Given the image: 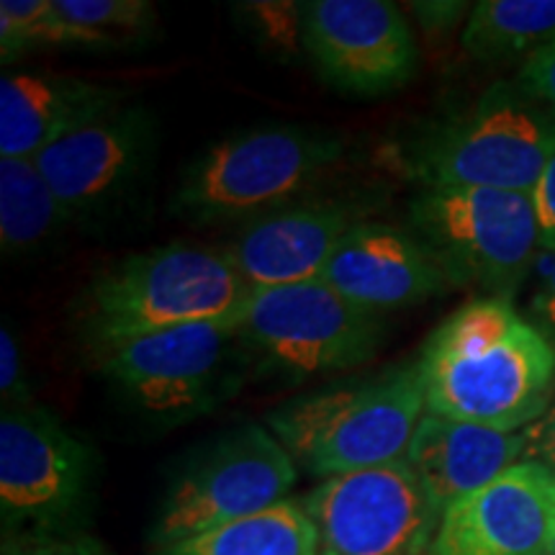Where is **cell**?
Wrapping results in <instances>:
<instances>
[{"instance_id": "6da1fadb", "label": "cell", "mask_w": 555, "mask_h": 555, "mask_svg": "<svg viewBox=\"0 0 555 555\" xmlns=\"http://www.w3.org/2000/svg\"><path fill=\"white\" fill-rule=\"evenodd\" d=\"M427 412L522 433L555 399V343L506 298L463 304L420 356Z\"/></svg>"}, {"instance_id": "7a4b0ae2", "label": "cell", "mask_w": 555, "mask_h": 555, "mask_svg": "<svg viewBox=\"0 0 555 555\" xmlns=\"http://www.w3.org/2000/svg\"><path fill=\"white\" fill-rule=\"evenodd\" d=\"M249 286L224 247L170 245L124 258L75 296L69 324L95 358L111 347L183 324L240 317Z\"/></svg>"}, {"instance_id": "3957f363", "label": "cell", "mask_w": 555, "mask_h": 555, "mask_svg": "<svg viewBox=\"0 0 555 555\" xmlns=\"http://www.w3.org/2000/svg\"><path fill=\"white\" fill-rule=\"evenodd\" d=\"M555 157V111L522 82L499 80L468 106L397 144L399 170L422 189L532 193Z\"/></svg>"}, {"instance_id": "277c9868", "label": "cell", "mask_w": 555, "mask_h": 555, "mask_svg": "<svg viewBox=\"0 0 555 555\" xmlns=\"http://www.w3.org/2000/svg\"><path fill=\"white\" fill-rule=\"evenodd\" d=\"M427 412L420 360L298 393L266 425L298 470L332 478L404 461Z\"/></svg>"}, {"instance_id": "5b68a950", "label": "cell", "mask_w": 555, "mask_h": 555, "mask_svg": "<svg viewBox=\"0 0 555 555\" xmlns=\"http://www.w3.org/2000/svg\"><path fill=\"white\" fill-rule=\"evenodd\" d=\"M345 155L335 131L273 124L208 147L180 180L172 214L193 227H245L309 196Z\"/></svg>"}, {"instance_id": "8992f818", "label": "cell", "mask_w": 555, "mask_h": 555, "mask_svg": "<svg viewBox=\"0 0 555 555\" xmlns=\"http://www.w3.org/2000/svg\"><path fill=\"white\" fill-rule=\"evenodd\" d=\"M406 214L409 229L435 255L453 288L512 301L538 260L540 227L530 193L420 189Z\"/></svg>"}, {"instance_id": "52a82bcc", "label": "cell", "mask_w": 555, "mask_h": 555, "mask_svg": "<svg viewBox=\"0 0 555 555\" xmlns=\"http://www.w3.org/2000/svg\"><path fill=\"white\" fill-rule=\"evenodd\" d=\"M93 360L134 412L176 427L224 404L253 356L232 317L131 339Z\"/></svg>"}, {"instance_id": "ba28073f", "label": "cell", "mask_w": 555, "mask_h": 555, "mask_svg": "<svg viewBox=\"0 0 555 555\" xmlns=\"http://www.w3.org/2000/svg\"><path fill=\"white\" fill-rule=\"evenodd\" d=\"M240 332L249 356L296 380L356 371L386 337L380 314L347 301L322 278L249 291Z\"/></svg>"}, {"instance_id": "9c48e42d", "label": "cell", "mask_w": 555, "mask_h": 555, "mask_svg": "<svg viewBox=\"0 0 555 555\" xmlns=\"http://www.w3.org/2000/svg\"><path fill=\"white\" fill-rule=\"evenodd\" d=\"M298 466L268 425L234 427L219 435L178 470L152 530V545L165 547L245 519L286 502Z\"/></svg>"}, {"instance_id": "30bf717a", "label": "cell", "mask_w": 555, "mask_h": 555, "mask_svg": "<svg viewBox=\"0 0 555 555\" xmlns=\"http://www.w3.org/2000/svg\"><path fill=\"white\" fill-rule=\"evenodd\" d=\"M95 486V453L37 404L0 416V515L5 535L80 532Z\"/></svg>"}, {"instance_id": "8fae6325", "label": "cell", "mask_w": 555, "mask_h": 555, "mask_svg": "<svg viewBox=\"0 0 555 555\" xmlns=\"http://www.w3.org/2000/svg\"><path fill=\"white\" fill-rule=\"evenodd\" d=\"M301 506L319 555H429L442 517L406 461L324 478Z\"/></svg>"}, {"instance_id": "7c38bea8", "label": "cell", "mask_w": 555, "mask_h": 555, "mask_svg": "<svg viewBox=\"0 0 555 555\" xmlns=\"http://www.w3.org/2000/svg\"><path fill=\"white\" fill-rule=\"evenodd\" d=\"M157 119L121 103L34 159L73 221L108 217L139 191L157 159Z\"/></svg>"}, {"instance_id": "4fadbf2b", "label": "cell", "mask_w": 555, "mask_h": 555, "mask_svg": "<svg viewBox=\"0 0 555 555\" xmlns=\"http://www.w3.org/2000/svg\"><path fill=\"white\" fill-rule=\"evenodd\" d=\"M304 52L319 78L360 99L404 88L420 62L412 26L388 0H311Z\"/></svg>"}, {"instance_id": "5bb4252c", "label": "cell", "mask_w": 555, "mask_h": 555, "mask_svg": "<svg viewBox=\"0 0 555 555\" xmlns=\"http://www.w3.org/2000/svg\"><path fill=\"white\" fill-rule=\"evenodd\" d=\"M380 201L371 191L304 196L240 227L224 253L249 291L317 281L347 234L371 221Z\"/></svg>"}, {"instance_id": "9a60e30c", "label": "cell", "mask_w": 555, "mask_h": 555, "mask_svg": "<svg viewBox=\"0 0 555 555\" xmlns=\"http://www.w3.org/2000/svg\"><path fill=\"white\" fill-rule=\"evenodd\" d=\"M555 527V474L517 463L442 509L429 555H547Z\"/></svg>"}, {"instance_id": "2e32d148", "label": "cell", "mask_w": 555, "mask_h": 555, "mask_svg": "<svg viewBox=\"0 0 555 555\" xmlns=\"http://www.w3.org/2000/svg\"><path fill=\"white\" fill-rule=\"evenodd\" d=\"M322 281L373 314L416 307L453 288L412 229L378 219L363 221L347 234Z\"/></svg>"}, {"instance_id": "e0dca14e", "label": "cell", "mask_w": 555, "mask_h": 555, "mask_svg": "<svg viewBox=\"0 0 555 555\" xmlns=\"http://www.w3.org/2000/svg\"><path fill=\"white\" fill-rule=\"evenodd\" d=\"M116 86L57 73H3L0 78V157L37 159L111 108L127 103Z\"/></svg>"}, {"instance_id": "ac0fdd59", "label": "cell", "mask_w": 555, "mask_h": 555, "mask_svg": "<svg viewBox=\"0 0 555 555\" xmlns=\"http://www.w3.org/2000/svg\"><path fill=\"white\" fill-rule=\"evenodd\" d=\"M522 433H502L425 412L404 461L425 483L435 504L446 509L522 463Z\"/></svg>"}, {"instance_id": "d6986e66", "label": "cell", "mask_w": 555, "mask_h": 555, "mask_svg": "<svg viewBox=\"0 0 555 555\" xmlns=\"http://www.w3.org/2000/svg\"><path fill=\"white\" fill-rule=\"evenodd\" d=\"M155 555H319V535L301 502L286 499L260 515L155 547Z\"/></svg>"}, {"instance_id": "ffe728a7", "label": "cell", "mask_w": 555, "mask_h": 555, "mask_svg": "<svg viewBox=\"0 0 555 555\" xmlns=\"http://www.w3.org/2000/svg\"><path fill=\"white\" fill-rule=\"evenodd\" d=\"M555 41V0H481L470 5L461 44L486 65L525 62Z\"/></svg>"}, {"instance_id": "44dd1931", "label": "cell", "mask_w": 555, "mask_h": 555, "mask_svg": "<svg viewBox=\"0 0 555 555\" xmlns=\"http://www.w3.org/2000/svg\"><path fill=\"white\" fill-rule=\"evenodd\" d=\"M73 224L39 165L24 157H0V247L5 258L37 253Z\"/></svg>"}, {"instance_id": "7402d4cb", "label": "cell", "mask_w": 555, "mask_h": 555, "mask_svg": "<svg viewBox=\"0 0 555 555\" xmlns=\"http://www.w3.org/2000/svg\"><path fill=\"white\" fill-rule=\"evenodd\" d=\"M47 47H88L99 50L95 39L67 24L54 9V0H3L0 3V52L3 62Z\"/></svg>"}, {"instance_id": "603a6c76", "label": "cell", "mask_w": 555, "mask_h": 555, "mask_svg": "<svg viewBox=\"0 0 555 555\" xmlns=\"http://www.w3.org/2000/svg\"><path fill=\"white\" fill-rule=\"evenodd\" d=\"M67 24L95 39L99 50H119L157 31V9L147 0H54Z\"/></svg>"}, {"instance_id": "cb8c5ba5", "label": "cell", "mask_w": 555, "mask_h": 555, "mask_svg": "<svg viewBox=\"0 0 555 555\" xmlns=\"http://www.w3.org/2000/svg\"><path fill=\"white\" fill-rule=\"evenodd\" d=\"M249 31L258 34V41L278 52L304 50V21L307 3H249L245 5Z\"/></svg>"}, {"instance_id": "d4e9b609", "label": "cell", "mask_w": 555, "mask_h": 555, "mask_svg": "<svg viewBox=\"0 0 555 555\" xmlns=\"http://www.w3.org/2000/svg\"><path fill=\"white\" fill-rule=\"evenodd\" d=\"M3 555H111L82 532H26L5 535Z\"/></svg>"}, {"instance_id": "484cf974", "label": "cell", "mask_w": 555, "mask_h": 555, "mask_svg": "<svg viewBox=\"0 0 555 555\" xmlns=\"http://www.w3.org/2000/svg\"><path fill=\"white\" fill-rule=\"evenodd\" d=\"M0 399H3V409L34 404L18 337L9 322H3V330H0Z\"/></svg>"}, {"instance_id": "4316f807", "label": "cell", "mask_w": 555, "mask_h": 555, "mask_svg": "<svg viewBox=\"0 0 555 555\" xmlns=\"http://www.w3.org/2000/svg\"><path fill=\"white\" fill-rule=\"evenodd\" d=\"M517 80L555 111V41L519 65Z\"/></svg>"}, {"instance_id": "83f0119b", "label": "cell", "mask_w": 555, "mask_h": 555, "mask_svg": "<svg viewBox=\"0 0 555 555\" xmlns=\"http://www.w3.org/2000/svg\"><path fill=\"white\" fill-rule=\"evenodd\" d=\"M525 453L522 461L538 463L555 474V399L547 406V412L532 422L530 427L522 429Z\"/></svg>"}, {"instance_id": "f1b7e54d", "label": "cell", "mask_w": 555, "mask_h": 555, "mask_svg": "<svg viewBox=\"0 0 555 555\" xmlns=\"http://www.w3.org/2000/svg\"><path fill=\"white\" fill-rule=\"evenodd\" d=\"M530 196L538 214L540 249L547 255H555V157L551 159L543 176H540L535 191Z\"/></svg>"}, {"instance_id": "f546056e", "label": "cell", "mask_w": 555, "mask_h": 555, "mask_svg": "<svg viewBox=\"0 0 555 555\" xmlns=\"http://www.w3.org/2000/svg\"><path fill=\"white\" fill-rule=\"evenodd\" d=\"M416 16H420L422 26L427 31H446L455 24L457 18L466 13L470 5L466 3H414L412 5Z\"/></svg>"}, {"instance_id": "4dcf8cb0", "label": "cell", "mask_w": 555, "mask_h": 555, "mask_svg": "<svg viewBox=\"0 0 555 555\" xmlns=\"http://www.w3.org/2000/svg\"><path fill=\"white\" fill-rule=\"evenodd\" d=\"M553 262L547 268V273L540 283V291L535 296V311L540 317V322L547 324L555 332V255H551Z\"/></svg>"}, {"instance_id": "1f68e13d", "label": "cell", "mask_w": 555, "mask_h": 555, "mask_svg": "<svg viewBox=\"0 0 555 555\" xmlns=\"http://www.w3.org/2000/svg\"><path fill=\"white\" fill-rule=\"evenodd\" d=\"M547 553L555 555V527H553V540H551V547H547Z\"/></svg>"}, {"instance_id": "d6a6232c", "label": "cell", "mask_w": 555, "mask_h": 555, "mask_svg": "<svg viewBox=\"0 0 555 555\" xmlns=\"http://www.w3.org/2000/svg\"><path fill=\"white\" fill-rule=\"evenodd\" d=\"M547 555H551V553H547Z\"/></svg>"}]
</instances>
